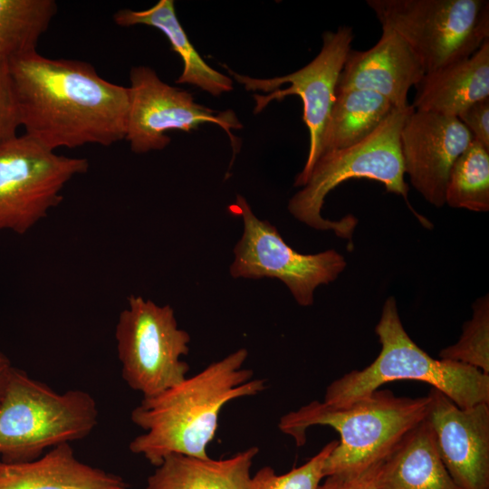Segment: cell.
I'll return each instance as SVG.
<instances>
[{
	"label": "cell",
	"mask_w": 489,
	"mask_h": 489,
	"mask_svg": "<svg viewBox=\"0 0 489 489\" xmlns=\"http://www.w3.org/2000/svg\"><path fill=\"white\" fill-rule=\"evenodd\" d=\"M8 67L20 126L44 147L110 146L125 139L129 88L103 79L91 63L35 51Z\"/></svg>",
	"instance_id": "obj_1"
},
{
	"label": "cell",
	"mask_w": 489,
	"mask_h": 489,
	"mask_svg": "<svg viewBox=\"0 0 489 489\" xmlns=\"http://www.w3.org/2000/svg\"><path fill=\"white\" fill-rule=\"evenodd\" d=\"M247 357L241 348L158 395L142 398L130 418L144 433L131 440L129 450L155 466L173 453L209 457L206 448L224 406L266 388L264 379H254L253 370L244 368Z\"/></svg>",
	"instance_id": "obj_2"
},
{
	"label": "cell",
	"mask_w": 489,
	"mask_h": 489,
	"mask_svg": "<svg viewBox=\"0 0 489 489\" xmlns=\"http://www.w3.org/2000/svg\"><path fill=\"white\" fill-rule=\"evenodd\" d=\"M428 396L398 397L377 389L343 407L313 400L283 415L279 429L297 446L306 442L313 426L334 428L340 439L327 457L323 475L359 472L381 463L402 437L427 415Z\"/></svg>",
	"instance_id": "obj_3"
},
{
	"label": "cell",
	"mask_w": 489,
	"mask_h": 489,
	"mask_svg": "<svg viewBox=\"0 0 489 489\" xmlns=\"http://www.w3.org/2000/svg\"><path fill=\"white\" fill-rule=\"evenodd\" d=\"M375 331L381 345L378 357L368 367L333 380L326 388L324 403L343 407L386 383L403 379L429 384L460 408L489 403V374L463 363L430 357L405 331L394 297L384 302Z\"/></svg>",
	"instance_id": "obj_4"
},
{
	"label": "cell",
	"mask_w": 489,
	"mask_h": 489,
	"mask_svg": "<svg viewBox=\"0 0 489 489\" xmlns=\"http://www.w3.org/2000/svg\"><path fill=\"white\" fill-rule=\"evenodd\" d=\"M90 393H58L13 367L0 398V460L28 462L45 449L82 439L98 423Z\"/></svg>",
	"instance_id": "obj_5"
},
{
	"label": "cell",
	"mask_w": 489,
	"mask_h": 489,
	"mask_svg": "<svg viewBox=\"0 0 489 489\" xmlns=\"http://www.w3.org/2000/svg\"><path fill=\"white\" fill-rule=\"evenodd\" d=\"M412 105L394 109L369 137L346 149L322 154L314 164L306 184L289 200L288 210L299 221L317 230H331L350 238L357 220L351 216L339 221L321 216L326 196L350 178L382 183L386 190L408 198V187L401 153L400 133Z\"/></svg>",
	"instance_id": "obj_6"
},
{
	"label": "cell",
	"mask_w": 489,
	"mask_h": 489,
	"mask_svg": "<svg viewBox=\"0 0 489 489\" xmlns=\"http://www.w3.org/2000/svg\"><path fill=\"white\" fill-rule=\"evenodd\" d=\"M382 28L401 36L425 74L475 53L489 40L487 0H368Z\"/></svg>",
	"instance_id": "obj_7"
},
{
	"label": "cell",
	"mask_w": 489,
	"mask_h": 489,
	"mask_svg": "<svg viewBox=\"0 0 489 489\" xmlns=\"http://www.w3.org/2000/svg\"><path fill=\"white\" fill-rule=\"evenodd\" d=\"M121 377L133 390L150 398L178 384L189 370L190 336L179 329L174 310L130 295L115 329Z\"/></svg>",
	"instance_id": "obj_8"
},
{
	"label": "cell",
	"mask_w": 489,
	"mask_h": 489,
	"mask_svg": "<svg viewBox=\"0 0 489 489\" xmlns=\"http://www.w3.org/2000/svg\"><path fill=\"white\" fill-rule=\"evenodd\" d=\"M89 162L54 152L31 137L0 147V230L24 235L63 199L62 191Z\"/></svg>",
	"instance_id": "obj_9"
},
{
	"label": "cell",
	"mask_w": 489,
	"mask_h": 489,
	"mask_svg": "<svg viewBox=\"0 0 489 489\" xmlns=\"http://www.w3.org/2000/svg\"><path fill=\"white\" fill-rule=\"evenodd\" d=\"M230 210L241 216L244 225L229 267L233 278L278 279L298 304L310 306L315 289L335 281L345 269L344 257L335 250L303 254L292 249L274 225L255 216L243 196H236Z\"/></svg>",
	"instance_id": "obj_10"
},
{
	"label": "cell",
	"mask_w": 489,
	"mask_h": 489,
	"mask_svg": "<svg viewBox=\"0 0 489 489\" xmlns=\"http://www.w3.org/2000/svg\"><path fill=\"white\" fill-rule=\"evenodd\" d=\"M353 39L352 28L338 27L322 34V46L307 65L290 74L273 78H254L228 72L246 91H261L268 95L254 94V113L262 111L271 101L288 95L301 98L302 120L309 130L310 146L306 162L297 175L295 187H303L321 154L322 136L333 106L336 87Z\"/></svg>",
	"instance_id": "obj_11"
},
{
	"label": "cell",
	"mask_w": 489,
	"mask_h": 489,
	"mask_svg": "<svg viewBox=\"0 0 489 489\" xmlns=\"http://www.w3.org/2000/svg\"><path fill=\"white\" fill-rule=\"evenodd\" d=\"M129 80L125 139L133 152L163 149L170 143L168 130L189 131L203 123L221 127L237 147L231 129L242 124L232 110L216 111L196 102L191 93L164 82L147 66L133 67Z\"/></svg>",
	"instance_id": "obj_12"
},
{
	"label": "cell",
	"mask_w": 489,
	"mask_h": 489,
	"mask_svg": "<svg viewBox=\"0 0 489 489\" xmlns=\"http://www.w3.org/2000/svg\"><path fill=\"white\" fill-rule=\"evenodd\" d=\"M427 420L439 456L461 489H489V403L460 408L435 388Z\"/></svg>",
	"instance_id": "obj_13"
},
{
	"label": "cell",
	"mask_w": 489,
	"mask_h": 489,
	"mask_svg": "<svg viewBox=\"0 0 489 489\" xmlns=\"http://www.w3.org/2000/svg\"><path fill=\"white\" fill-rule=\"evenodd\" d=\"M473 139L457 117L415 110L408 117L400 133L405 174L433 206L446 204L451 168Z\"/></svg>",
	"instance_id": "obj_14"
},
{
	"label": "cell",
	"mask_w": 489,
	"mask_h": 489,
	"mask_svg": "<svg viewBox=\"0 0 489 489\" xmlns=\"http://www.w3.org/2000/svg\"><path fill=\"white\" fill-rule=\"evenodd\" d=\"M425 75L417 54L397 33L382 28L375 45L349 52L336 91H370L385 97L396 109L408 107V93Z\"/></svg>",
	"instance_id": "obj_15"
},
{
	"label": "cell",
	"mask_w": 489,
	"mask_h": 489,
	"mask_svg": "<svg viewBox=\"0 0 489 489\" xmlns=\"http://www.w3.org/2000/svg\"><path fill=\"white\" fill-rule=\"evenodd\" d=\"M0 489H129L120 475L87 465L70 444L19 463L0 460Z\"/></svg>",
	"instance_id": "obj_16"
},
{
	"label": "cell",
	"mask_w": 489,
	"mask_h": 489,
	"mask_svg": "<svg viewBox=\"0 0 489 489\" xmlns=\"http://www.w3.org/2000/svg\"><path fill=\"white\" fill-rule=\"evenodd\" d=\"M415 87V110L447 116L489 98V40L471 56L426 73Z\"/></svg>",
	"instance_id": "obj_17"
},
{
	"label": "cell",
	"mask_w": 489,
	"mask_h": 489,
	"mask_svg": "<svg viewBox=\"0 0 489 489\" xmlns=\"http://www.w3.org/2000/svg\"><path fill=\"white\" fill-rule=\"evenodd\" d=\"M377 489H461L444 465L425 418L380 463Z\"/></svg>",
	"instance_id": "obj_18"
},
{
	"label": "cell",
	"mask_w": 489,
	"mask_h": 489,
	"mask_svg": "<svg viewBox=\"0 0 489 489\" xmlns=\"http://www.w3.org/2000/svg\"><path fill=\"white\" fill-rule=\"evenodd\" d=\"M257 446L225 459L173 453L148 477L145 489H247Z\"/></svg>",
	"instance_id": "obj_19"
},
{
	"label": "cell",
	"mask_w": 489,
	"mask_h": 489,
	"mask_svg": "<svg viewBox=\"0 0 489 489\" xmlns=\"http://www.w3.org/2000/svg\"><path fill=\"white\" fill-rule=\"evenodd\" d=\"M113 19L120 26L143 24L157 28L164 34L171 49L183 62V71L177 83L195 85L213 96L233 90V81L210 67L190 43L177 19L173 0H160L146 10L121 9L114 14Z\"/></svg>",
	"instance_id": "obj_20"
},
{
	"label": "cell",
	"mask_w": 489,
	"mask_h": 489,
	"mask_svg": "<svg viewBox=\"0 0 489 489\" xmlns=\"http://www.w3.org/2000/svg\"><path fill=\"white\" fill-rule=\"evenodd\" d=\"M394 109L385 97L370 91H336L320 157L360 142L374 132Z\"/></svg>",
	"instance_id": "obj_21"
},
{
	"label": "cell",
	"mask_w": 489,
	"mask_h": 489,
	"mask_svg": "<svg viewBox=\"0 0 489 489\" xmlns=\"http://www.w3.org/2000/svg\"><path fill=\"white\" fill-rule=\"evenodd\" d=\"M56 12L53 0H0V62L35 52Z\"/></svg>",
	"instance_id": "obj_22"
},
{
	"label": "cell",
	"mask_w": 489,
	"mask_h": 489,
	"mask_svg": "<svg viewBox=\"0 0 489 489\" xmlns=\"http://www.w3.org/2000/svg\"><path fill=\"white\" fill-rule=\"evenodd\" d=\"M445 203L475 212L489 210V149L473 139L454 162L446 183Z\"/></svg>",
	"instance_id": "obj_23"
},
{
	"label": "cell",
	"mask_w": 489,
	"mask_h": 489,
	"mask_svg": "<svg viewBox=\"0 0 489 489\" xmlns=\"http://www.w3.org/2000/svg\"><path fill=\"white\" fill-rule=\"evenodd\" d=\"M473 316L463 326L458 341L439 352L441 360L471 366L489 374V301L483 296L474 304Z\"/></svg>",
	"instance_id": "obj_24"
},
{
	"label": "cell",
	"mask_w": 489,
	"mask_h": 489,
	"mask_svg": "<svg viewBox=\"0 0 489 489\" xmlns=\"http://www.w3.org/2000/svg\"><path fill=\"white\" fill-rule=\"evenodd\" d=\"M337 444V440L329 442L305 464L283 475L270 466L262 467L251 476L247 489H317L324 477L325 461Z\"/></svg>",
	"instance_id": "obj_25"
},
{
	"label": "cell",
	"mask_w": 489,
	"mask_h": 489,
	"mask_svg": "<svg viewBox=\"0 0 489 489\" xmlns=\"http://www.w3.org/2000/svg\"><path fill=\"white\" fill-rule=\"evenodd\" d=\"M18 109L8 63L0 62V147L17 136Z\"/></svg>",
	"instance_id": "obj_26"
},
{
	"label": "cell",
	"mask_w": 489,
	"mask_h": 489,
	"mask_svg": "<svg viewBox=\"0 0 489 489\" xmlns=\"http://www.w3.org/2000/svg\"><path fill=\"white\" fill-rule=\"evenodd\" d=\"M379 464L359 472L326 475L317 489H377Z\"/></svg>",
	"instance_id": "obj_27"
},
{
	"label": "cell",
	"mask_w": 489,
	"mask_h": 489,
	"mask_svg": "<svg viewBox=\"0 0 489 489\" xmlns=\"http://www.w3.org/2000/svg\"><path fill=\"white\" fill-rule=\"evenodd\" d=\"M474 139L489 149V98L477 101L457 117Z\"/></svg>",
	"instance_id": "obj_28"
},
{
	"label": "cell",
	"mask_w": 489,
	"mask_h": 489,
	"mask_svg": "<svg viewBox=\"0 0 489 489\" xmlns=\"http://www.w3.org/2000/svg\"><path fill=\"white\" fill-rule=\"evenodd\" d=\"M13 367L9 358L0 350V398Z\"/></svg>",
	"instance_id": "obj_29"
}]
</instances>
